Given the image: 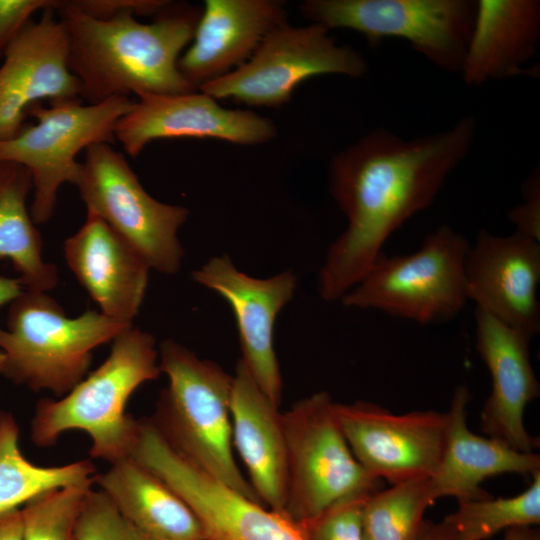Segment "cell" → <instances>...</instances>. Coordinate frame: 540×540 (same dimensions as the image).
I'll list each match as a JSON object with an SVG mask.
<instances>
[{
  "mask_svg": "<svg viewBox=\"0 0 540 540\" xmlns=\"http://www.w3.org/2000/svg\"><path fill=\"white\" fill-rule=\"evenodd\" d=\"M129 96L82 104L81 99L33 105L28 115L35 119L13 137L0 140V162L23 166L30 174L33 200L30 214L41 224L52 217L59 188L75 183L80 151L98 143L113 144L119 119L132 107Z\"/></svg>",
  "mask_w": 540,
  "mask_h": 540,
  "instance_id": "cell-7",
  "label": "cell"
},
{
  "mask_svg": "<svg viewBox=\"0 0 540 540\" xmlns=\"http://www.w3.org/2000/svg\"><path fill=\"white\" fill-rule=\"evenodd\" d=\"M61 1V0H60ZM59 0H0V59L37 11L57 9Z\"/></svg>",
  "mask_w": 540,
  "mask_h": 540,
  "instance_id": "cell-32",
  "label": "cell"
},
{
  "mask_svg": "<svg viewBox=\"0 0 540 540\" xmlns=\"http://www.w3.org/2000/svg\"><path fill=\"white\" fill-rule=\"evenodd\" d=\"M69 3L84 14L107 19L129 13L134 16H155L169 3L165 0H69Z\"/></svg>",
  "mask_w": 540,
  "mask_h": 540,
  "instance_id": "cell-33",
  "label": "cell"
},
{
  "mask_svg": "<svg viewBox=\"0 0 540 540\" xmlns=\"http://www.w3.org/2000/svg\"><path fill=\"white\" fill-rule=\"evenodd\" d=\"M529 487L513 497L458 502L443 520L457 540H486L500 531L540 523V471Z\"/></svg>",
  "mask_w": 540,
  "mask_h": 540,
  "instance_id": "cell-28",
  "label": "cell"
},
{
  "mask_svg": "<svg viewBox=\"0 0 540 540\" xmlns=\"http://www.w3.org/2000/svg\"><path fill=\"white\" fill-rule=\"evenodd\" d=\"M19 433L14 416L0 411V515L47 490L94 481L96 469L89 460L59 466L30 462L19 448Z\"/></svg>",
  "mask_w": 540,
  "mask_h": 540,
  "instance_id": "cell-26",
  "label": "cell"
},
{
  "mask_svg": "<svg viewBox=\"0 0 540 540\" xmlns=\"http://www.w3.org/2000/svg\"><path fill=\"white\" fill-rule=\"evenodd\" d=\"M31 190L23 166L0 162V258L13 264L25 289L46 292L57 285L58 274L42 257V237L27 208Z\"/></svg>",
  "mask_w": 540,
  "mask_h": 540,
  "instance_id": "cell-25",
  "label": "cell"
},
{
  "mask_svg": "<svg viewBox=\"0 0 540 540\" xmlns=\"http://www.w3.org/2000/svg\"><path fill=\"white\" fill-rule=\"evenodd\" d=\"M4 363H5V355L0 350V373H2V371H3Z\"/></svg>",
  "mask_w": 540,
  "mask_h": 540,
  "instance_id": "cell-39",
  "label": "cell"
},
{
  "mask_svg": "<svg viewBox=\"0 0 540 540\" xmlns=\"http://www.w3.org/2000/svg\"><path fill=\"white\" fill-rule=\"evenodd\" d=\"M69 49V68L81 85V99L170 95L198 90L181 74L178 60L191 43L202 7L169 3L150 23L123 13L88 16L60 1Z\"/></svg>",
  "mask_w": 540,
  "mask_h": 540,
  "instance_id": "cell-2",
  "label": "cell"
},
{
  "mask_svg": "<svg viewBox=\"0 0 540 540\" xmlns=\"http://www.w3.org/2000/svg\"><path fill=\"white\" fill-rule=\"evenodd\" d=\"M66 263L106 317L133 326L151 267L142 255L98 216L64 243Z\"/></svg>",
  "mask_w": 540,
  "mask_h": 540,
  "instance_id": "cell-20",
  "label": "cell"
},
{
  "mask_svg": "<svg viewBox=\"0 0 540 540\" xmlns=\"http://www.w3.org/2000/svg\"><path fill=\"white\" fill-rule=\"evenodd\" d=\"M55 9L42 11L8 47L0 66V140L15 136L28 110L44 100L81 99L69 68L68 37Z\"/></svg>",
  "mask_w": 540,
  "mask_h": 540,
  "instance_id": "cell-16",
  "label": "cell"
},
{
  "mask_svg": "<svg viewBox=\"0 0 540 540\" xmlns=\"http://www.w3.org/2000/svg\"><path fill=\"white\" fill-rule=\"evenodd\" d=\"M131 458L174 489L192 509L204 540H307L287 514L273 511L203 472L165 441L150 418L141 419Z\"/></svg>",
  "mask_w": 540,
  "mask_h": 540,
  "instance_id": "cell-12",
  "label": "cell"
},
{
  "mask_svg": "<svg viewBox=\"0 0 540 540\" xmlns=\"http://www.w3.org/2000/svg\"><path fill=\"white\" fill-rule=\"evenodd\" d=\"M286 24L282 1L206 0L179 71L199 90L243 65L269 33Z\"/></svg>",
  "mask_w": 540,
  "mask_h": 540,
  "instance_id": "cell-19",
  "label": "cell"
},
{
  "mask_svg": "<svg viewBox=\"0 0 540 540\" xmlns=\"http://www.w3.org/2000/svg\"><path fill=\"white\" fill-rule=\"evenodd\" d=\"M434 502L429 478L371 493L362 509V540H417Z\"/></svg>",
  "mask_w": 540,
  "mask_h": 540,
  "instance_id": "cell-27",
  "label": "cell"
},
{
  "mask_svg": "<svg viewBox=\"0 0 540 540\" xmlns=\"http://www.w3.org/2000/svg\"><path fill=\"white\" fill-rule=\"evenodd\" d=\"M540 39V1L480 0L473 31L460 71L464 82L520 75L537 53Z\"/></svg>",
  "mask_w": 540,
  "mask_h": 540,
  "instance_id": "cell-23",
  "label": "cell"
},
{
  "mask_svg": "<svg viewBox=\"0 0 540 540\" xmlns=\"http://www.w3.org/2000/svg\"><path fill=\"white\" fill-rule=\"evenodd\" d=\"M468 300L533 338L540 332V242L519 232L480 230L465 263Z\"/></svg>",
  "mask_w": 540,
  "mask_h": 540,
  "instance_id": "cell-17",
  "label": "cell"
},
{
  "mask_svg": "<svg viewBox=\"0 0 540 540\" xmlns=\"http://www.w3.org/2000/svg\"><path fill=\"white\" fill-rule=\"evenodd\" d=\"M75 540H144L102 490L90 489L75 528Z\"/></svg>",
  "mask_w": 540,
  "mask_h": 540,
  "instance_id": "cell-30",
  "label": "cell"
},
{
  "mask_svg": "<svg viewBox=\"0 0 540 540\" xmlns=\"http://www.w3.org/2000/svg\"><path fill=\"white\" fill-rule=\"evenodd\" d=\"M367 68L358 50L337 44L326 28L286 24L269 33L243 65L199 90L216 100L278 109L309 78L326 74L361 78Z\"/></svg>",
  "mask_w": 540,
  "mask_h": 540,
  "instance_id": "cell-11",
  "label": "cell"
},
{
  "mask_svg": "<svg viewBox=\"0 0 540 540\" xmlns=\"http://www.w3.org/2000/svg\"><path fill=\"white\" fill-rule=\"evenodd\" d=\"M370 494L345 498L298 523L307 540H362V509Z\"/></svg>",
  "mask_w": 540,
  "mask_h": 540,
  "instance_id": "cell-31",
  "label": "cell"
},
{
  "mask_svg": "<svg viewBox=\"0 0 540 540\" xmlns=\"http://www.w3.org/2000/svg\"><path fill=\"white\" fill-rule=\"evenodd\" d=\"M339 427L362 468L390 485L430 478L442 459L448 413L394 414L367 401L333 402Z\"/></svg>",
  "mask_w": 540,
  "mask_h": 540,
  "instance_id": "cell-13",
  "label": "cell"
},
{
  "mask_svg": "<svg viewBox=\"0 0 540 540\" xmlns=\"http://www.w3.org/2000/svg\"><path fill=\"white\" fill-rule=\"evenodd\" d=\"M97 483L144 540H204L184 499L151 470L128 458L96 474Z\"/></svg>",
  "mask_w": 540,
  "mask_h": 540,
  "instance_id": "cell-24",
  "label": "cell"
},
{
  "mask_svg": "<svg viewBox=\"0 0 540 540\" xmlns=\"http://www.w3.org/2000/svg\"><path fill=\"white\" fill-rule=\"evenodd\" d=\"M470 399L465 386H458L448 413V432L440 464L429 478L431 496L436 501L453 497L458 502L492 497L481 488L486 479L506 474L530 475L540 471V455L522 452L492 437H482L467 426Z\"/></svg>",
  "mask_w": 540,
  "mask_h": 540,
  "instance_id": "cell-22",
  "label": "cell"
},
{
  "mask_svg": "<svg viewBox=\"0 0 540 540\" xmlns=\"http://www.w3.org/2000/svg\"><path fill=\"white\" fill-rule=\"evenodd\" d=\"M333 400L321 391L283 413L287 444L286 514L307 521L333 504L371 494L381 481L354 457L333 412Z\"/></svg>",
  "mask_w": 540,
  "mask_h": 540,
  "instance_id": "cell-9",
  "label": "cell"
},
{
  "mask_svg": "<svg viewBox=\"0 0 540 540\" xmlns=\"http://www.w3.org/2000/svg\"><path fill=\"white\" fill-rule=\"evenodd\" d=\"M470 244L449 225L428 234L406 255L382 252L342 298L344 306L374 309L422 325L456 317L468 301L465 263Z\"/></svg>",
  "mask_w": 540,
  "mask_h": 540,
  "instance_id": "cell-6",
  "label": "cell"
},
{
  "mask_svg": "<svg viewBox=\"0 0 540 540\" xmlns=\"http://www.w3.org/2000/svg\"><path fill=\"white\" fill-rule=\"evenodd\" d=\"M94 481L42 492L20 509L23 540H75L77 519Z\"/></svg>",
  "mask_w": 540,
  "mask_h": 540,
  "instance_id": "cell-29",
  "label": "cell"
},
{
  "mask_svg": "<svg viewBox=\"0 0 540 540\" xmlns=\"http://www.w3.org/2000/svg\"><path fill=\"white\" fill-rule=\"evenodd\" d=\"M133 326L87 310L71 318L46 292L24 289L0 327L1 374L15 383L63 396L86 375L92 352Z\"/></svg>",
  "mask_w": 540,
  "mask_h": 540,
  "instance_id": "cell-5",
  "label": "cell"
},
{
  "mask_svg": "<svg viewBox=\"0 0 540 540\" xmlns=\"http://www.w3.org/2000/svg\"><path fill=\"white\" fill-rule=\"evenodd\" d=\"M524 201L509 211L515 231L540 242V179L534 172L523 186Z\"/></svg>",
  "mask_w": 540,
  "mask_h": 540,
  "instance_id": "cell-34",
  "label": "cell"
},
{
  "mask_svg": "<svg viewBox=\"0 0 540 540\" xmlns=\"http://www.w3.org/2000/svg\"><path fill=\"white\" fill-rule=\"evenodd\" d=\"M504 540H540V533L533 526L514 527L505 530Z\"/></svg>",
  "mask_w": 540,
  "mask_h": 540,
  "instance_id": "cell-38",
  "label": "cell"
},
{
  "mask_svg": "<svg viewBox=\"0 0 540 540\" xmlns=\"http://www.w3.org/2000/svg\"><path fill=\"white\" fill-rule=\"evenodd\" d=\"M192 278L228 302L237 323L241 360L262 392L279 406L283 384L274 348V324L293 297L295 275L287 270L269 278L251 277L223 255L193 271Z\"/></svg>",
  "mask_w": 540,
  "mask_h": 540,
  "instance_id": "cell-15",
  "label": "cell"
},
{
  "mask_svg": "<svg viewBox=\"0 0 540 540\" xmlns=\"http://www.w3.org/2000/svg\"><path fill=\"white\" fill-rule=\"evenodd\" d=\"M313 24L350 29L370 46L398 38L438 69L460 73L477 13L476 0H305Z\"/></svg>",
  "mask_w": 540,
  "mask_h": 540,
  "instance_id": "cell-8",
  "label": "cell"
},
{
  "mask_svg": "<svg viewBox=\"0 0 540 540\" xmlns=\"http://www.w3.org/2000/svg\"><path fill=\"white\" fill-rule=\"evenodd\" d=\"M159 352L153 336L131 327L119 334L106 360L59 399H41L31 421L38 447L56 444L71 430L88 434L90 456L110 465L132 457L140 420L126 413L130 396L159 378Z\"/></svg>",
  "mask_w": 540,
  "mask_h": 540,
  "instance_id": "cell-3",
  "label": "cell"
},
{
  "mask_svg": "<svg viewBox=\"0 0 540 540\" xmlns=\"http://www.w3.org/2000/svg\"><path fill=\"white\" fill-rule=\"evenodd\" d=\"M24 289L19 278L14 279L0 275V307L11 303Z\"/></svg>",
  "mask_w": 540,
  "mask_h": 540,
  "instance_id": "cell-37",
  "label": "cell"
},
{
  "mask_svg": "<svg viewBox=\"0 0 540 540\" xmlns=\"http://www.w3.org/2000/svg\"><path fill=\"white\" fill-rule=\"evenodd\" d=\"M417 540H457L449 525L442 520L432 522L426 520Z\"/></svg>",
  "mask_w": 540,
  "mask_h": 540,
  "instance_id": "cell-36",
  "label": "cell"
},
{
  "mask_svg": "<svg viewBox=\"0 0 540 540\" xmlns=\"http://www.w3.org/2000/svg\"><path fill=\"white\" fill-rule=\"evenodd\" d=\"M277 134L273 121L252 110L229 109L200 90L143 95L117 122L115 140L137 157L152 141L169 138H215L256 145Z\"/></svg>",
  "mask_w": 540,
  "mask_h": 540,
  "instance_id": "cell-14",
  "label": "cell"
},
{
  "mask_svg": "<svg viewBox=\"0 0 540 540\" xmlns=\"http://www.w3.org/2000/svg\"><path fill=\"white\" fill-rule=\"evenodd\" d=\"M232 441L263 505L284 513L287 444L283 413L259 388L240 359L233 375Z\"/></svg>",
  "mask_w": 540,
  "mask_h": 540,
  "instance_id": "cell-21",
  "label": "cell"
},
{
  "mask_svg": "<svg viewBox=\"0 0 540 540\" xmlns=\"http://www.w3.org/2000/svg\"><path fill=\"white\" fill-rule=\"evenodd\" d=\"M476 127L468 115L449 129L414 139L378 128L333 156L329 191L347 227L319 272L325 301L341 300L370 270L388 238L433 203L469 153Z\"/></svg>",
  "mask_w": 540,
  "mask_h": 540,
  "instance_id": "cell-1",
  "label": "cell"
},
{
  "mask_svg": "<svg viewBox=\"0 0 540 540\" xmlns=\"http://www.w3.org/2000/svg\"><path fill=\"white\" fill-rule=\"evenodd\" d=\"M158 352L161 372L169 384L159 396L151 422L188 462L262 503L234 458L233 375L174 340H164Z\"/></svg>",
  "mask_w": 540,
  "mask_h": 540,
  "instance_id": "cell-4",
  "label": "cell"
},
{
  "mask_svg": "<svg viewBox=\"0 0 540 540\" xmlns=\"http://www.w3.org/2000/svg\"><path fill=\"white\" fill-rule=\"evenodd\" d=\"M74 185L87 212L106 222L151 268L165 274L179 270L183 249L177 233L189 211L148 194L121 152L107 143L89 146Z\"/></svg>",
  "mask_w": 540,
  "mask_h": 540,
  "instance_id": "cell-10",
  "label": "cell"
},
{
  "mask_svg": "<svg viewBox=\"0 0 540 540\" xmlns=\"http://www.w3.org/2000/svg\"><path fill=\"white\" fill-rule=\"evenodd\" d=\"M0 540H23L20 509L0 515Z\"/></svg>",
  "mask_w": 540,
  "mask_h": 540,
  "instance_id": "cell-35",
  "label": "cell"
},
{
  "mask_svg": "<svg viewBox=\"0 0 540 540\" xmlns=\"http://www.w3.org/2000/svg\"><path fill=\"white\" fill-rule=\"evenodd\" d=\"M475 323L476 348L492 379L481 429L516 450L534 452L539 440L524 425V410L540 393L530 359L532 338L477 308Z\"/></svg>",
  "mask_w": 540,
  "mask_h": 540,
  "instance_id": "cell-18",
  "label": "cell"
}]
</instances>
